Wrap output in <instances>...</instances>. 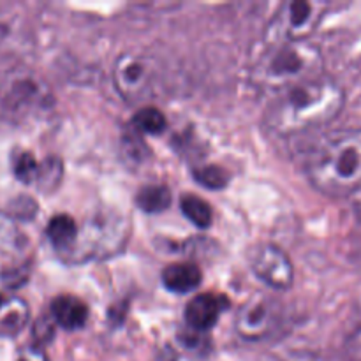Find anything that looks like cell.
<instances>
[{"mask_svg": "<svg viewBox=\"0 0 361 361\" xmlns=\"http://www.w3.org/2000/svg\"><path fill=\"white\" fill-rule=\"evenodd\" d=\"M0 99L6 102L7 108L25 111L44 106V90L32 78L13 74L0 85Z\"/></svg>", "mask_w": 361, "mask_h": 361, "instance_id": "9", "label": "cell"}, {"mask_svg": "<svg viewBox=\"0 0 361 361\" xmlns=\"http://www.w3.org/2000/svg\"><path fill=\"white\" fill-rule=\"evenodd\" d=\"M126 242V226L120 221L109 217L108 221L95 217L88 222L87 228L80 231L76 247L69 256H80V261H85L88 256H113L122 249Z\"/></svg>", "mask_w": 361, "mask_h": 361, "instance_id": "7", "label": "cell"}, {"mask_svg": "<svg viewBox=\"0 0 361 361\" xmlns=\"http://www.w3.org/2000/svg\"><path fill=\"white\" fill-rule=\"evenodd\" d=\"M250 270L261 282L275 291H286L295 282V267L288 254L277 245L263 243L250 257Z\"/></svg>", "mask_w": 361, "mask_h": 361, "instance_id": "8", "label": "cell"}, {"mask_svg": "<svg viewBox=\"0 0 361 361\" xmlns=\"http://www.w3.org/2000/svg\"><path fill=\"white\" fill-rule=\"evenodd\" d=\"M39 166L41 162L35 161L34 155L30 152H20L13 157V173L21 183H27L32 185L35 183L39 175Z\"/></svg>", "mask_w": 361, "mask_h": 361, "instance_id": "20", "label": "cell"}, {"mask_svg": "<svg viewBox=\"0 0 361 361\" xmlns=\"http://www.w3.org/2000/svg\"><path fill=\"white\" fill-rule=\"evenodd\" d=\"M16 361H49V358L44 353V349L35 344H30L21 349Z\"/></svg>", "mask_w": 361, "mask_h": 361, "instance_id": "25", "label": "cell"}, {"mask_svg": "<svg viewBox=\"0 0 361 361\" xmlns=\"http://www.w3.org/2000/svg\"><path fill=\"white\" fill-rule=\"evenodd\" d=\"M11 214L18 219H32L35 215V203L27 196H20L11 203Z\"/></svg>", "mask_w": 361, "mask_h": 361, "instance_id": "23", "label": "cell"}, {"mask_svg": "<svg viewBox=\"0 0 361 361\" xmlns=\"http://www.w3.org/2000/svg\"><path fill=\"white\" fill-rule=\"evenodd\" d=\"M63 175V166L59 157H46L39 166V175L35 180V185L42 192H53L59 187Z\"/></svg>", "mask_w": 361, "mask_h": 361, "instance_id": "17", "label": "cell"}, {"mask_svg": "<svg viewBox=\"0 0 361 361\" xmlns=\"http://www.w3.org/2000/svg\"><path fill=\"white\" fill-rule=\"evenodd\" d=\"M46 235L51 245L59 250L60 254H67L69 256L73 249L76 247L78 236H80V229H78L76 221L66 214L55 215L51 221L46 226Z\"/></svg>", "mask_w": 361, "mask_h": 361, "instance_id": "13", "label": "cell"}, {"mask_svg": "<svg viewBox=\"0 0 361 361\" xmlns=\"http://www.w3.org/2000/svg\"><path fill=\"white\" fill-rule=\"evenodd\" d=\"M51 317L60 328L63 330H80L87 324L88 319V307L85 305V302H81L76 296L62 295L56 296L51 302Z\"/></svg>", "mask_w": 361, "mask_h": 361, "instance_id": "11", "label": "cell"}, {"mask_svg": "<svg viewBox=\"0 0 361 361\" xmlns=\"http://www.w3.org/2000/svg\"><path fill=\"white\" fill-rule=\"evenodd\" d=\"M282 307L275 298L257 295L247 300L236 316V331L245 341H263L281 328Z\"/></svg>", "mask_w": 361, "mask_h": 361, "instance_id": "6", "label": "cell"}, {"mask_svg": "<svg viewBox=\"0 0 361 361\" xmlns=\"http://www.w3.org/2000/svg\"><path fill=\"white\" fill-rule=\"evenodd\" d=\"M136 204L145 214H161L171 204V192L164 185H147L137 192Z\"/></svg>", "mask_w": 361, "mask_h": 361, "instance_id": "15", "label": "cell"}, {"mask_svg": "<svg viewBox=\"0 0 361 361\" xmlns=\"http://www.w3.org/2000/svg\"><path fill=\"white\" fill-rule=\"evenodd\" d=\"M0 279L4 281V284L7 288H20L21 284H25V281L28 279V270L27 267H20V268H11V270H6Z\"/></svg>", "mask_w": 361, "mask_h": 361, "instance_id": "24", "label": "cell"}, {"mask_svg": "<svg viewBox=\"0 0 361 361\" xmlns=\"http://www.w3.org/2000/svg\"><path fill=\"white\" fill-rule=\"evenodd\" d=\"M356 210H358V214H360V217H361V192H360L358 203H356Z\"/></svg>", "mask_w": 361, "mask_h": 361, "instance_id": "26", "label": "cell"}, {"mask_svg": "<svg viewBox=\"0 0 361 361\" xmlns=\"http://www.w3.org/2000/svg\"><path fill=\"white\" fill-rule=\"evenodd\" d=\"M4 300H6V298H4V296L0 295V305H2V303H4Z\"/></svg>", "mask_w": 361, "mask_h": 361, "instance_id": "27", "label": "cell"}, {"mask_svg": "<svg viewBox=\"0 0 361 361\" xmlns=\"http://www.w3.org/2000/svg\"><path fill=\"white\" fill-rule=\"evenodd\" d=\"M180 208H182V214L185 215L187 221L192 222L197 228L204 229L208 226H212L214 221V212L212 207L201 197L192 196V194H187L180 200Z\"/></svg>", "mask_w": 361, "mask_h": 361, "instance_id": "16", "label": "cell"}, {"mask_svg": "<svg viewBox=\"0 0 361 361\" xmlns=\"http://www.w3.org/2000/svg\"><path fill=\"white\" fill-rule=\"evenodd\" d=\"M321 49L310 41H298L268 48L252 67L250 76L259 88L281 95L324 76Z\"/></svg>", "mask_w": 361, "mask_h": 361, "instance_id": "3", "label": "cell"}, {"mask_svg": "<svg viewBox=\"0 0 361 361\" xmlns=\"http://www.w3.org/2000/svg\"><path fill=\"white\" fill-rule=\"evenodd\" d=\"M30 319L28 303L21 298H6L0 305V337H16Z\"/></svg>", "mask_w": 361, "mask_h": 361, "instance_id": "14", "label": "cell"}, {"mask_svg": "<svg viewBox=\"0 0 361 361\" xmlns=\"http://www.w3.org/2000/svg\"><path fill=\"white\" fill-rule=\"evenodd\" d=\"M226 307H228V300L224 296L210 295V293L194 296L185 307V324L189 330L207 334L215 326Z\"/></svg>", "mask_w": 361, "mask_h": 361, "instance_id": "10", "label": "cell"}, {"mask_svg": "<svg viewBox=\"0 0 361 361\" xmlns=\"http://www.w3.org/2000/svg\"><path fill=\"white\" fill-rule=\"evenodd\" d=\"M307 175L326 196L344 197L361 192V129L326 134L310 152Z\"/></svg>", "mask_w": 361, "mask_h": 361, "instance_id": "2", "label": "cell"}, {"mask_svg": "<svg viewBox=\"0 0 361 361\" xmlns=\"http://www.w3.org/2000/svg\"><path fill=\"white\" fill-rule=\"evenodd\" d=\"M326 9L328 6L323 2H309V0L286 2L275 13L264 32L268 48L288 44V42L309 41V35L321 23Z\"/></svg>", "mask_w": 361, "mask_h": 361, "instance_id": "4", "label": "cell"}, {"mask_svg": "<svg viewBox=\"0 0 361 361\" xmlns=\"http://www.w3.org/2000/svg\"><path fill=\"white\" fill-rule=\"evenodd\" d=\"M113 83L127 102H140L154 92L159 71L154 59L140 51L123 53L113 66Z\"/></svg>", "mask_w": 361, "mask_h": 361, "instance_id": "5", "label": "cell"}, {"mask_svg": "<svg viewBox=\"0 0 361 361\" xmlns=\"http://www.w3.org/2000/svg\"><path fill=\"white\" fill-rule=\"evenodd\" d=\"M201 279L203 274L194 263L169 264L162 271V284L175 295H189L196 291L201 284Z\"/></svg>", "mask_w": 361, "mask_h": 361, "instance_id": "12", "label": "cell"}, {"mask_svg": "<svg viewBox=\"0 0 361 361\" xmlns=\"http://www.w3.org/2000/svg\"><path fill=\"white\" fill-rule=\"evenodd\" d=\"M194 178L200 182V185L212 190L224 189L229 180L224 169L219 168V166H203V168L194 169Z\"/></svg>", "mask_w": 361, "mask_h": 361, "instance_id": "21", "label": "cell"}, {"mask_svg": "<svg viewBox=\"0 0 361 361\" xmlns=\"http://www.w3.org/2000/svg\"><path fill=\"white\" fill-rule=\"evenodd\" d=\"M25 247V236L7 215L0 212V250L20 252Z\"/></svg>", "mask_w": 361, "mask_h": 361, "instance_id": "19", "label": "cell"}, {"mask_svg": "<svg viewBox=\"0 0 361 361\" xmlns=\"http://www.w3.org/2000/svg\"><path fill=\"white\" fill-rule=\"evenodd\" d=\"M345 102L335 80L321 76L277 95L267 113V126L279 136L307 133L334 122Z\"/></svg>", "mask_w": 361, "mask_h": 361, "instance_id": "1", "label": "cell"}, {"mask_svg": "<svg viewBox=\"0 0 361 361\" xmlns=\"http://www.w3.org/2000/svg\"><path fill=\"white\" fill-rule=\"evenodd\" d=\"M55 321L51 316H41L32 326V338H34V344L42 348V345L49 344L55 337Z\"/></svg>", "mask_w": 361, "mask_h": 361, "instance_id": "22", "label": "cell"}, {"mask_svg": "<svg viewBox=\"0 0 361 361\" xmlns=\"http://www.w3.org/2000/svg\"><path fill=\"white\" fill-rule=\"evenodd\" d=\"M134 127H136L140 133H147V134H161L164 133L166 126V116L159 111L157 108L154 106H145L141 108L140 111L134 115Z\"/></svg>", "mask_w": 361, "mask_h": 361, "instance_id": "18", "label": "cell"}]
</instances>
